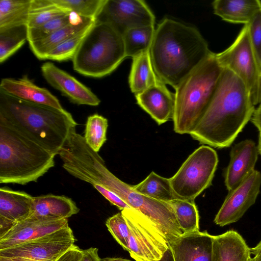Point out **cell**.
<instances>
[{
    "label": "cell",
    "instance_id": "47",
    "mask_svg": "<svg viewBox=\"0 0 261 261\" xmlns=\"http://www.w3.org/2000/svg\"><path fill=\"white\" fill-rule=\"evenodd\" d=\"M249 261H259V260L256 257L254 256L253 257H251Z\"/></svg>",
    "mask_w": 261,
    "mask_h": 261
},
{
    "label": "cell",
    "instance_id": "24",
    "mask_svg": "<svg viewBox=\"0 0 261 261\" xmlns=\"http://www.w3.org/2000/svg\"><path fill=\"white\" fill-rule=\"evenodd\" d=\"M132 60L128 82L130 90L135 95L151 87L164 84L154 71L149 51Z\"/></svg>",
    "mask_w": 261,
    "mask_h": 261
},
{
    "label": "cell",
    "instance_id": "33",
    "mask_svg": "<svg viewBox=\"0 0 261 261\" xmlns=\"http://www.w3.org/2000/svg\"><path fill=\"white\" fill-rule=\"evenodd\" d=\"M95 22L62 42L47 54L45 60L48 59L58 62L72 60L84 39Z\"/></svg>",
    "mask_w": 261,
    "mask_h": 261
},
{
    "label": "cell",
    "instance_id": "32",
    "mask_svg": "<svg viewBox=\"0 0 261 261\" xmlns=\"http://www.w3.org/2000/svg\"><path fill=\"white\" fill-rule=\"evenodd\" d=\"M108 127V119L101 115L95 114L87 118L84 137L87 144L96 152L107 141Z\"/></svg>",
    "mask_w": 261,
    "mask_h": 261
},
{
    "label": "cell",
    "instance_id": "7",
    "mask_svg": "<svg viewBox=\"0 0 261 261\" xmlns=\"http://www.w3.org/2000/svg\"><path fill=\"white\" fill-rule=\"evenodd\" d=\"M218 161L217 152L210 146L197 148L170 178L175 198L194 201L212 185Z\"/></svg>",
    "mask_w": 261,
    "mask_h": 261
},
{
    "label": "cell",
    "instance_id": "18",
    "mask_svg": "<svg viewBox=\"0 0 261 261\" xmlns=\"http://www.w3.org/2000/svg\"><path fill=\"white\" fill-rule=\"evenodd\" d=\"M213 236L206 231L184 233L169 244L174 261H212Z\"/></svg>",
    "mask_w": 261,
    "mask_h": 261
},
{
    "label": "cell",
    "instance_id": "25",
    "mask_svg": "<svg viewBox=\"0 0 261 261\" xmlns=\"http://www.w3.org/2000/svg\"><path fill=\"white\" fill-rule=\"evenodd\" d=\"M95 22L96 19L85 17L84 22L79 25L70 24L44 39L30 42V47L38 59L45 60L47 54L62 42Z\"/></svg>",
    "mask_w": 261,
    "mask_h": 261
},
{
    "label": "cell",
    "instance_id": "40",
    "mask_svg": "<svg viewBox=\"0 0 261 261\" xmlns=\"http://www.w3.org/2000/svg\"><path fill=\"white\" fill-rule=\"evenodd\" d=\"M69 23L71 25H77L84 22L85 17H82L77 13L71 11L69 14Z\"/></svg>",
    "mask_w": 261,
    "mask_h": 261
},
{
    "label": "cell",
    "instance_id": "27",
    "mask_svg": "<svg viewBox=\"0 0 261 261\" xmlns=\"http://www.w3.org/2000/svg\"><path fill=\"white\" fill-rule=\"evenodd\" d=\"M155 30L154 25H149L126 31L122 35L126 57L133 58L149 51Z\"/></svg>",
    "mask_w": 261,
    "mask_h": 261
},
{
    "label": "cell",
    "instance_id": "3",
    "mask_svg": "<svg viewBox=\"0 0 261 261\" xmlns=\"http://www.w3.org/2000/svg\"><path fill=\"white\" fill-rule=\"evenodd\" d=\"M0 120L36 141L55 155L77 123L71 114L25 101L0 89Z\"/></svg>",
    "mask_w": 261,
    "mask_h": 261
},
{
    "label": "cell",
    "instance_id": "2",
    "mask_svg": "<svg viewBox=\"0 0 261 261\" xmlns=\"http://www.w3.org/2000/svg\"><path fill=\"white\" fill-rule=\"evenodd\" d=\"M149 52L156 75L174 89L212 53L196 28L168 18L155 29Z\"/></svg>",
    "mask_w": 261,
    "mask_h": 261
},
{
    "label": "cell",
    "instance_id": "16",
    "mask_svg": "<svg viewBox=\"0 0 261 261\" xmlns=\"http://www.w3.org/2000/svg\"><path fill=\"white\" fill-rule=\"evenodd\" d=\"M258 154L257 146L250 139L243 140L232 147L230 161L224 174L225 185L228 191L255 170Z\"/></svg>",
    "mask_w": 261,
    "mask_h": 261
},
{
    "label": "cell",
    "instance_id": "14",
    "mask_svg": "<svg viewBox=\"0 0 261 261\" xmlns=\"http://www.w3.org/2000/svg\"><path fill=\"white\" fill-rule=\"evenodd\" d=\"M41 71L46 82L71 102L91 106L99 105L100 99L89 88L53 63H43Z\"/></svg>",
    "mask_w": 261,
    "mask_h": 261
},
{
    "label": "cell",
    "instance_id": "39",
    "mask_svg": "<svg viewBox=\"0 0 261 261\" xmlns=\"http://www.w3.org/2000/svg\"><path fill=\"white\" fill-rule=\"evenodd\" d=\"M98 249L97 248L90 247L83 250V256L81 261H100Z\"/></svg>",
    "mask_w": 261,
    "mask_h": 261
},
{
    "label": "cell",
    "instance_id": "42",
    "mask_svg": "<svg viewBox=\"0 0 261 261\" xmlns=\"http://www.w3.org/2000/svg\"><path fill=\"white\" fill-rule=\"evenodd\" d=\"M251 253L254 255L259 261H261V240L253 248H250Z\"/></svg>",
    "mask_w": 261,
    "mask_h": 261
},
{
    "label": "cell",
    "instance_id": "28",
    "mask_svg": "<svg viewBox=\"0 0 261 261\" xmlns=\"http://www.w3.org/2000/svg\"><path fill=\"white\" fill-rule=\"evenodd\" d=\"M133 187L141 194L160 201L169 202L176 199L172 190L170 178L161 176L153 171L142 181Z\"/></svg>",
    "mask_w": 261,
    "mask_h": 261
},
{
    "label": "cell",
    "instance_id": "13",
    "mask_svg": "<svg viewBox=\"0 0 261 261\" xmlns=\"http://www.w3.org/2000/svg\"><path fill=\"white\" fill-rule=\"evenodd\" d=\"M260 186L261 173L254 170L229 191L215 216V224L224 226L239 220L255 202Z\"/></svg>",
    "mask_w": 261,
    "mask_h": 261
},
{
    "label": "cell",
    "instance_id": "17",
    "mask_svg": "<svg viewBox=\"0 0 261 261\" xmlns=\"http://www.w3.org/2000/svg\"><path fill=\"white\" fill-rule=\"evenodd\" d=\"M34 197L5 187L0 188V237L16 224L30 217Z\"/></svg>",
    "mask_w": 261,
    "mask_h": 261
},
{
    "label": "cell",
    "instance_id": "8",
    "mask_svg": "<svg viewBox=\"0 0 261 261\" xmlns=\"http://www.w3.org/2000/svg\"><path fill=\"white\" fill-rule=\"evenodd\" d=\"M132 208L151 222L165 236L168 243L184 234L174 211L168 203L160 201L137 192L133 186L122 181L114 175L108 187Z\"/></svg>",
    "mask_w": 261,
    "mask_h": 261
},
{
    "label": "cell",
    "instance_id": "22",
    "mask_svg": "<svg viewBox=\"0 0 261 261\" xmlns=\"http://www.w3.org/2000/svg\"><path fill=\"white\" fill-rule=\"evenodd\" d=\"M79 211V208L71 198L47 194L34 197V210L31 217L68 219Z\"/></svg>",
    "mask_w": 261,
    "mask_h": 261
},
{
    "label": "cell",
    "instance_id": "23",
    "mask_svg": "<svg viewBox=\"0 0 261 261\" xmlns=\"http://www.w3.org/2000/svg\"><path fill=\"white\" fill-rule=\"evenodd\" d=\"M214 13L224 21L246 24L261 9L259 0H216L212 3Z\"/></svg>",
    "mask_w": 261,
    "mask_h": 261
},
{
    "label": "cell",
    "instance_id": "15",
    "mask_svg": "<svg viewBox=\"0 0 261 261\" xmlns=\"http://www.w3.org/2000/svg\"><path fill=\"white\" fill-rule=\"evenodd\" d=\"M67 219L30 217L0 237V250L29 242L68 226Z\"/></svg>",
    "mask_w": 261,
    "mask_h": 261
},
{
    "label": "cell",
    "instance_id": "35",
    "mask_svg": "<svg viewBox=\"0 0 261 261\" xmlns=\"http://www.w3.org/2000/svg\"><path fill=\"white\" fill-rule=\"evenodd\" d=\"M69 24L68 14L53 19L41 25L28 28V41L30 43L41 40Z\"/></svg>",
    "mask_w": 261,
    "mask_h": 261
},
{
    "label": "cell",
    "instance_id": "11",
    "mask_svg": "<svg viewBox=\"0 0 261 261\" xmlns=\"http://www.w3.org/2000/svg\"><path fill=\"white\" fill-rule=\"evenodd\" d=\"M68 226L38 239L0 250V256L19 257L38 261H56L74 245Z\"/></svg>",
    "mask_w": 261,
    "mask_h": 261
},
{
    "label": "cell",
    "instance_id": "37",
    "mask_svg": "<svg viewBox=\"0 0 261 261\" xmlns=\"http://www.w3.org/2000/svg\"><path fill=\"white\" fill-rule=\"evenodd\" d=\"M247 24L250 43L261 68V9L253 16Z\"/></svg>",
    "mask_w": 261,
    "mask_h": 261
},
{
    "label": "cell",
    "instance_id": "44",
    "mask_svg": "<svg viewBox=\"0 0 261 261\" xmlns=\"http://www.w3.org/2000/svg\"><path fill=\"white\" fill-rule=\"evenodd\" d=\"M159 261H174L170 248L166 250L162 258Z\"/></svg>",
    "mask_w": 261,
    "mask_h": 261
},
{
    "label": "cell",
    "instance_id": "4",
    "mask_svg": "<svg viewBox=\"0 0 261 261\" xmlns=\"http://www.w3.org/2000/svg\"><path fill=\"white\" fill-rule=\"evenodd\" d=\"M56 155L0 120V183L36 182L55 166Z\"/></svg>",
    "mask_w": 261,
    "mask_h": 261
},
{
    "label": "cell",
    "instance_id": "12",
    "mask_svg": "<svg viewBox=\"0 0 261 261\" xmlns=\"http://www.w3.org/2000/svg\"><path fill=\"white\" fill-rule=\"evenodd\" d=\"M96 20L110 24L122 35L133 28L154 25L155 16L142 0H107Z\"/></svg>",
    "mask_w": 261,
    "mask_h": 261
},
{
    "label": "cell",
    "instance_id": "9",
    "mask_svg": "<svg viewBox=\"0 0 261 261\" xmlns=\"http://www.w3.org/2000/svg\"><path fill=\"white\" fill-rule=\"evenodd\" d=\"M220 65L233 72L245 85L254 105L261 103V68L253 50L247 24L226 49L216 54Z\"/></svg>",
    "mask_w": 261,
    "mask_h": 261
},
{
    "label": "cell",
    "instance_id": "38",
    "mask_svg": "<svg viewBox=\"0 0 261 261\" xmlns=\"http://www.w3.org/2000/svg\"><path fill=\"white\" fill-rule=\"evenodd\" d=\"M82 256L83 250L74 245L56 261H81Z\"/></svg>",
    "mask_w": 261,
    "mask_h": 261
},
{
    "label": "cell",
    "instance_id": "29",
    "mask_svg": "<svg viewBox=\"0 0 261 261\" xmlns=\"http://www.w3.org/2000/svg\"><path fill=\"white\" fill-rule=\"evenodd\" d=\"M70 12L55 3L53 0H32L27 28L41 25L53 19L68 14Z\"/></svg>",
    "mask_w": 261,
    "mask_h": 261
},
{
    "label": "cell",
    "instance_id": "19",
    "mask_svg": "<svg viewBox=\"0 0 261 261\" xmlns=\"http://www.w3.org/2000/svg\"><path fill=\"white\" fill-rule=\"evenodd\" d=\"M137 104L159 124L173 119L175 98L164 84L151 87L135 95Z\"/></svg>",
    "mask_w": 261,
    "mask_h": 261
},
{
    "label": "cell",
    "instance_id": "36",
    "mask_svg": "<svg viewBox=\"0 0 261 261\" xmlns=\"http://www.w3.org/2000/svg\"><path fill=\"white\" fill-rule=\"evenodd\" d=\"M106 225L116 241L125 250H127L130 230L122 212L109 218L106 221Z\"/></svg>",
    "mask_w": 261,
    "mask_h": 261
},
{
    "label": "cell",
    "instance_id": "26",
    "mask_svg": "<svg viewBox=\"0 0 261 261\" xmlns=\"http://www.w3.org/2000/svg\"><path fill=\"white\" fill-rule=\"evenodd\" d=\"M32 0H1L0 30L27 25Z\"/></svg>",
    "mask_w": 261,
    "mask_h": 261
},
{
    "label": "cell",
    "instance_id": "21",
    "mask_svg": "<svg viewBox=\"0 0 261 261\" xmlns=\"http://www.w3.org/2000/svg\"><path fill=\"white\" fill-rule=\"evenodd\" d=\"M250 248L236 231L213 236L212 261H249Z\"/></svg>",
    "mask_w": 261,
    "mask_h": 261
},
{
    "label": "cell",
    "instance_id": "41",
    "mask_svg": "<svg viewBox=\"0 0 261 261\" xmlns=\"http://www.w3.org/2000/svg\"><path fill=\"white\" fill-rule=\"evenodd\" d=\"M250 120L252 123L261 122V103L258 105L257 109H255Z\"/></svg>",
    "mask_w": 261,
    "mask_h": 261
},
{
    "label": "cell",
    "instance_id": "31",
    "mask_svg": "<svg viewBox=\"0 0 261 261\" xmlns=\"http://www.w3.org/2000/svg\"><path fill=\"white\" fill-rule=\"evenodd\" d=\"M28 41L27 25L0 30V63L15 53Z\"/></svg>",
    "mask_w": 261,
    "mask_h": 261
},
{
    "label": "cell",
    "instance_id": "20",
    "mask_svg": "<svg viewBox=\"0 0 261 261\" xmlns=\"http://www.w3.org/2000/svg\"><path fill=\"white\" fill-rule=\"evenodd\" d=\"M0 89L19 99L49 106L62 111H66L58 99L47 89L36 85L27 75L21 78H3Z\"/></svg>",
    "mask_w": 261,
    "mask_h": 261
},
{
    "label": "cell",
    "instance_id": "5",
    "mask_svg": "<svg viewBox=\"0 0 261 261\" xmlns=\"http://www.w3.org/2000/svg\"><path fill=\"white\" fill-rule=\"evenodd\" d=\"M222 70L212 52L175 89L172 120L175 133L190 134L195 128L212 98Z\"/></svg>",
    "mask_w": 261,
    "mask_h": 261
},
{
    "label": "cell",
    "instance_id": "1",
    "mask_svg": "<svg viewBox=\"0 0 261 261\" xmlns=\"http://www.w3.org/2000/svg\"><path fill=\"white\" fill-rule=\"evenodd\" d=\"M254 106L243 82L231 70L223 68L212 98L190 135L203 145L229 147L251 120Z\"/></svg>",
    "mask_w": 261,
    "mask_h": 261
},
{
    "label": "cell",
    "instance_id": "10",
    "mask_svg": "<svg viewBox=\"0 0 261 261\" xmlns=\"http://www.w3.org/2000/svg\"><path fill=\"white\" fill-rule=\"evenodd\" d=\"M121 212L128 225L130 234L127 251L136 261H159L169 248L162 232L149 220L133 208Z\"/></svg>",
    "mask_w": 261,
    "mask_h": 261
},
{
    "label": "cell",
    "instance_id": "34",
    "mask_svg": "<svg viewBox=\"0 0 261 261\" xmlns=\"http://www.w3.org/2000/svg\"><path fill=\"white\" fill-rule=\"evenodd\" d=\"M58 5L82 17L96 19L107 0H53Z\"/></svg>",
    "mask_w": 261,
    "mask_h": 261
},
{
    "label": "cell",
    "instance_id": "43",
    "mask_svg": "<svg viewBox=\"0 0 261 261\" xmlns=\"http://www.w3.org/2000/svg\"><path fill=\"white\" fill-rule=\"evenodd\" d=\"M0 261H38L33 259L19 257L0 256Z\"/></svg>",
    "mask_w": 261,
    "mask_h": 261
},
{
    "label": "cell",
    "instance_id": "6",
    "mask_svg": "<svg viewBox=\"0 0 261 261\" xmlns=\"http://www.w3.org/2000/svg\"><path fill=\"white\" fill-rule=\"evenodd\" d=\"M125 58L122 35L110 24L96 20L72 60L77 72L101 78L113 72Z\"/></svg>",
    "mask_w": 261,
    "mask_h": 261
},
{
    "label": "cell",
    "instance_id": "48",
    "mask_svg": "<svg viewBox=\"0 0 261 261\" xmlns=\"http://www.w3.org/2000/svg\"><path fill=\"white\" fill-rule=\"evenodd\" d=\"M258 130H259V132L261 133V123L259 124Z\"/></svg>",
    "mask_w": 261,
    "mask_h": 261
},
{
    "label": "cell",
    "instance_id": "45",
    "mask_svg": "<svg viewBox=\"0 0 261 261\" xmlns=\"http://www.w3.org/2000/svg\"><path fill=\"white\" fill-rule=\"evenodd\" d=\"M100 261H132L129 259L121 257H106L100 258Z\"/></svg>",
    "mask_w": 261,
    "mask_h": 261
},
{
    "label": "cell",
    "instance_id": "46",
    "mask_svg": "<svg viewBox=\"0 0 261 261\" xmlns=\"http://www.w3.org/2000/svg\"><path fill=\"white\" fill-rule=\"evenodd\" d=\"M257 148L259 154L261 155V133H259Z\"/></svg>",
    "mask_w": 261,
    "mask_h": 261
},
{
    "label": "cell",
    "instance_id": "30",
    "mask_svg": "<svg viewBox=\"0 0 261 261\" xmlns=\"http://www.w3.org/2000/svg\"><path fill=\"white\" fill-rule=\"evenodd\" d=\"M184 233L199 231V216L194 201L175 199L168 202Z\"/></svg>",
    "mask_w": 261,
    "mask_h": 261
}]
</instances>
